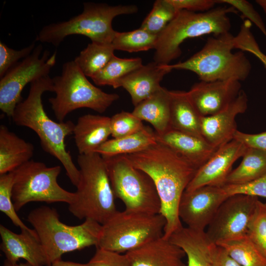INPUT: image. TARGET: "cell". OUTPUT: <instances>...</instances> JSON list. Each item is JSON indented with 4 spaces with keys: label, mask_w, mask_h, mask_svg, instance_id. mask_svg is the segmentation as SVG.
<instances>
[{
    "label": "cell",
    "mask_w": 266,
    "mask_h": 266,
    "mask_svg": "<svg viewBox=\"0 0 266 266\" xmlns=\"http://www.w3.org/2000/svg\"><path fill=\"white\" fill-rule=\"evenodd\" d=\"M0 235V249L7 261L17 263L23 259L33 266H51L34 229L21 230L16 233L1 224Z\"/></svg>",
    "instance_id": "cell-18"
},
{
    "label": "cell",
    "mask_w": 266,
    "mask_h": 266,
    "mask_svg": "<svg viewBox=\"0 0 266 266\" xmlns=\"http://www.w3.org/2000/svg\"><path fill=\"white\" fill-rule=\"evenodd\" d=\"M172 70L170 65L153 61L143 65L123 78L119 87H122L129 93L135 107L158 90L164 76Z\"/></svg>",
    "instance_id": "cell-20"
},
{
    "label": "cell",
    "mask_w": 266,
    "mask_h": 266,
    "mask_svg": "<svg viewBox=\"0 0 266 266\" xmlns=\"http://www.w3.org/2000/svg\"><path fill=\"white\" fill-rule=\"evenodd\" d=\"M233 139L241 142L247 147L257 149L266 153V132L249 134L237 130L233 135Z\"/></svg>",
    "instance_id": "cell-43"
},
{
    "label": "cell",
    "mask_w": 266,
    "mask_h": 266,
    "mask_svg": "<svg viewBox=\"0 0 266 266\" xmlns=\"http://www.w3.org/2000/svg\"><path fill=\"white\" fill-rule=\"evenodd\" d=\"M247 107V96L241 90L236 98L224 109L214 114L201 117L202 136L217 149L232 141L237 130L236 117L244 113Z\"/></svg>",
    "instance_id": "cell-17"
},
{
    "label": "cell",
    "mask_w": 266,
    "mask_h": 266,
    "mask_svg": "<svg viewBox=\"0 0 266 266\" xmlns=\"http://www.w3.org/2000/svg\"><path fill=\"white\" fill-rule=\"evenodd\" d=\"M33 144L20 138L4 125L0 126V175L13 171L31 160Z\"/></svg>",
    "instance_id": "cell-25"
},
{
    "label": "cell",
    "mask_w": 266,
    "mask_h": 266,
    "mask_svg": "<svg viewBox=\"0 0 266 266\" xmlns=\"http://www.w3.org/2000/svg\"><path fill=\"white\" fill-rule=\"evenodd\" d=\"M55 97L49 99L56 119L64 122L72 111L87 108L102 113L119 98L92 84L74 61L65 63L61 75L52 78Z\"/></svg>",
    "instance_id": "cell-8"
},
{
    "label": "cell",
    "mask_w": 266,
    "mask_h": 266,
    "mask_svg": "<svg viewBox=\"0 0 266 266\" xmlns=\"http://www.w3.org/2000/svg\"><path fill=\"white\" fill-rule=\"evenodd\" d=\"M158 36L139 28L132 31L117 32L111 42L114 49L129 52L155 49Z\"/></svg>",
    "instance_id": "cell-32"
},
{
    "label": "cell",
    "mask_w": 266,
    "mask_h": 266,
    "mask_svg": "<svg viewBox=\"0 0 266 266\" xmlns=\"http://www.w3.org/2000/svg\"><path fill=\"white\" fill-rule=\"evenodd\" d=\"M240 165L229 173L226 184L247 183L266 174V153L247 147Z\"/></svg>",
    "instance_id": "cell-28"
},
{
    "label": "cell",
    "mask_w": 266,
    "mask_h": 266,
    "mask_svg": "<svg viewBox=\"0 0 266 266\" xmlns=\"http://www.w3.org/2000/svg\"><path fill=\"white\" fill-rule=\"evenodd\" d=\"M125 254L130 266H187L184 251L164 236Z\"/></svg>",
    "instance_id": "cell-19"
},
{
    "label": "cell",
    "mask_w": 266,
    "mask_h": 266,
    "mask_svg": "<svg viewBox=\"0 0 266 266\" xmlns=\"http://www.w3.org/2000/svg\"><path fill=\"white\" fill-rule=\"evenodd\" d=\"M179 10L168 0H157L140 28L158 35L173 19Z\"/></svg>",
    "instance_id": "cell-33"
},
{
    "label": "cell",
    "mask_w": 266,
    "mask_h": 266,
    "mask_svg": "<svg viewBox=\"0 0 266 266\" xmlns=\"http://www.w3.org/2000/svg\"><path fill=\"white\" fill-rule=\"evenodd\" d=\"M83 12L68 21L52 23L44 26L36 40L58 46L67 36L83 35L92 42L111 43L116 33L112 23L121 15L135 13V5H109L103 3L84 2Z\"/></svg>",
    "instance_id": "cell-7"
},
{
    "label": "cell",
    "mask_w": 266,
    "mask_h": 266,
    "mask_svg": "<svg viewBox=\"0 0 266 266\" xmlns=\"http://www.w3.org/2000/svg\"><path fill=\"white\" fill-rule=\"evenodd\" d=\"M234 37L230 32L209 37L199 51L183 62L170 65V67L192 71L202 81H244L252 66L243 51L233 52Z\"/></svg>",
    "instance_id": "cell-6"
},
{
    "label": "cell",
    "mask_w": 266,
    "mask_h": 266,
    "mask_svg": "<svg viewBox=\"0 0 266 266\" xmlns=\"http://www.w3.org/2000/svg\"><path fill=\"white\" fill-rule=\"evenodd\" d=\"M111 43L92 42L74 59L81 70L91 78L100 72L114 56Z\"/></svg>",
    "instance_id": "cell-29"
},
{
    "label": "cell",
    "mask_w": 266,
    "mask_h": 266,
    "mask_svg": "<svg viewBox=\"0 0 266 266\" xmlns=\"http://www.w3.org/2000/svg\"><path fill=\"white\" fill-rule=\"evenodd\" d=\"M228 197L222 187L205 186L185 191L178 206L179 217L187 227L204 231Z\"/></svg>",
    "instance_id": "cell-14"
},
{
    "label": "cell",
    "mask_w": 266,
    "mask_h": 266,
    "mask_svg": "<svg viewBox=\"0 0 266 266\" xmlns=\"http://www.w3.org/2000/svg\"><path fill=\"white\" fill-rule=\"evenodd\" d=\"M2 266H33L28 262L26 263H12L7 260H5Z\"/></svg>",
    "instance_id": "cell-46"
},
{
    "label": "cell",
    "mask_w": 266,
    "mask_h": 266,
    "mask_svg": "<svg viewBox=\"0 0 266 266\" xmlns=\"http://www.w3.org/2000/svg\"><path fill=\"white\" fill-rule=\"evenodd\" d=\"M252 23L246 19L240 26L237 34L234 37V49L248 52L255 56L266 68V55L261 50L251 32Z\"/></svg>",
    "instance_id": "cell-37"
},
{
    "label": "cell",
    "mask_w": 266,
    "mask_h": 266,
    "mask_svg": "<svg viewBox=\"0 0 266 266\" xmlns=\"http://www.w3.org/2000/svg\"><path fill=\"white\" fill-rule=\"evenodd\" d=\"M88 266H130L127 255L97 248L94 256L88 263Z\"/></svg>",
    "instance_id": "cell-40"
},
{
    "label": "cell",
    "mask_w": 266,
    "mask_h": 266,
    "mask_svg": "<svg viewBox=\"0 0 266 266\" xmlns=\"http://www.w3.org/2000/svg\"><path fill=\"white\" fill-rule=\"evenodd\" d=\"M14 184L13 171L0 175V210L4 213L13 224L21 230H28V228L16 213L12 199V191Z\"/></svg>",
    "instance_id": "cell-34"
},
{
    "label": "cell",
    "mask_w": 266,
    "mask_h": 266,
    "mask_svg": "<svg viewBox=\"0 0 266 266\" xmlns=\"http://www.w3.org/2000/svg\"><path fill=\"white\" fill-rule=\"evenodd\" d=\"M46 91L53 92L52 78L49 75L32 82L27 98L17 105L11 118L17 126L29 128L37 134L44 151L61 162L70 181L76 186L79 170L65 144V139L73 133L75 124L71 121L56 122L49 118L42 101Z\"/></svg>",
    "instance_id": "cell-2"
},
{
    "label": "cell",
    "mask_w": 266,
    "mask_h": 266,
    "mask_svg": "<svg viewBox=\"0 0 266 266\" xmlns=\"http://www.w3.org/2000/svg\"><path fill=\"white\" fill-rule=\"evenodd\" d=\"M124 156L153 180L161 201L160 214L166 220L163 236L168 238L183 227L178 216L179 204L198 168L169 147L158 142L142 151Z\"/></svg>",
    "instance_id": "cell-1"
},
{
    "label": "cell",
    "mask_w": 266,
    "mask_h": 266,
    "mask_svg": "<svg viewBox=\"0 0 266 266\" xmlns=\"http://www.w3.org/2000/svg\"><path fill=\"white\" fill-rule=\"evenodd\" d=\"M144 127L142 121L132 112L121 111L110 117L111 135L114 138L132 134Z\"/></svg>",
    "instance_id": "cell-36"
},
{
    "label": "cell",
    "mask_w": 266,
    "mask_h": 266,
    "mask_svg": "<svg viewBox=\"0 0 266 266\" xmlns=\"http://www.w3.org/2000/svg\"><path fill=\"white\" fill-rule=\"evenodd\" d=\"M102 157L115 198L123 201L125 210L160 213V200L149 175L135 167L124 155Z\"/></svg>",
    "instance_id": "cell-10"
},
{
    "label": "cell",
    "mask_w": 266,
    "mask_h": 266,
    "mask_svg": "<svg viewBox=\"0 0 266 266\" xmlns=\"http://www.w3.org/2000/svg\"><path fill=\"white\" fill-rule=\"evenodd\" d=\"M247 147L233 139L219 147L197 171L186 191L205 186L222 187L234 162L244 154Z\"/></svg>",
    "instance_id": "cell-15"
},
{
    "label": "cell",
    "mask_w": 266,
    "mask_h": 266,
    "mask_svg": "<svg viewBox=\"0 0 266 266\" xmlns=\"http://www.w3.org/2000/svg\"><path fill=\"white\" fill-rule=\"evenodd\" d=\"M155 136L157 142L169 147L189 160L198 169L217 149L203 137L172 128L161 134L155 133Z\"/></svg>",
    "instance_id": "cell-21"
},
{
    "label": "cell",
    "mask_w": 266,
    "mask_h": 266,
    "mask_svg": "<svg viewBox=\"0 0 266 266\" xmlns=\"http://www.w3.org/2000/svg\"><path fill=\"white\" fill-rule=\"evenodd\" d=\"M132 113L142 121L150 123L157 134L164 133L171 128L170 91L161 87L135 106Z\"/></svg>",
    "instance_id": "cell-24"
},
{
    "label": "cell",
    "mask_w": 266,
    "mask_h": 266,
    "mask_svg": "<svg viewBox=\"0 0 266 266\" xmlns=\"http://www.w3.org/2000/svg\"><path fill=\"white\" fill-rule=\"evenodd\" d=\"M51 266H88L87 263L81 264L70 261H64L62 259L53 262Z\"/></svg>",
    "instance_id": "cell-45"
},
{
    "label": "cell",
    "mask_w": 266,
    "mask_h": 266,
    "mask_svg": "<svg viewBox=\"0 0 266 266\" xmlns=\"http://www.w3.org/2000/svg\"><path fill=\"white\" fill-rule=\"evenodd\" d=\"M35 48V43L21 50H15L0 42V77L2 78L7 71L15 66L21 59L30 55Z\"/></svg>",
    "instance_id": "cell-38"
},
{
    "label": "cell",
    "mask_w": 266,
    "mask_h": 266,
    "mask_svg": "<svg viewBox=\"0 0 266 266\" xmlns=\"http://www.w3.org/2000/svg\"><path fill=\"white\" fill-rule=\"evenodd\" d=\"M27 221L36 232L51 265L66 253L98 245L101 224L92 219L68 225L60 221L56 209L42 206L32 210Z\"/></svg>",
    "instance_id": "cell-5"
},
{
    "label": "cell",
    "mask_w": 266,
    "mask_h": 266,
    "mask_svg": "<svg viewBox=\"0 0 266 266\" xmlns=\"http://www.w3.org/2000/svg\"><path fill=\"white\" fill-rule=\"evenodd\" d=\"M73 133L79 154L94 153L111 135L110 118L93 114L80 116Z\"/></svg>",
    "instance_id": "cell-22"
},
{
    "label": "cell",
    "mask_w": 266,
    "mask_h": 266,
    "mask_svg": "<svg viewBox=\"0 0 266 266\" xmlns=\"http://www.w3.org/2000/svg\"><path fill=\"white\" fill-rule=\"evenodd\" d=\"M258 197L237 194L220 205L205 232L215 244L244 237L255 211Z\"/></svg>",
    "instance_id": "cell-13"
},
{
    "label": "cell",
    "mask_w": 266,
    "mask_h": 266,
    "mask_svg": "<svg viewBox=\"0 0 266 266\" xmlns=\"http://www.w3.org/2000/svg\"><path fill=\"white\" fill-rule=\"evenodd\" d=\"M233 7L226 5L204 12L179 10L173 19L158 35L154 61L169 65L181 54V44L187 39L229 32L231 27L230 13L237 14Z\"/></svg>",
    "instance_id": "cell-4"
},
{
    "label": "cell",
    "mask_w": 266,
    "mask_h": 266,
    "mask_svg": "<svg viewBox=\"0 0 266 266\" xmlns=\"http://www.w3.org/2000/svg\"><path fill=\"white\" fill-rule=\"evenodd\" d=\"M166 225L160 213L117 211L101 225L97 248L126 253L163 236Z\"/></svg>",
    "instance_id": "cell-9"
},
{
    "label": "cell",
    "mask_w": 266,
    "mask_h": 266,
    "mask_svg": "<svg viewBox=\"0 0 266 266\" xmlns=\"http://www.w3.org/2000/svg\"><path fill=\"white\" fill-rule=\"evenodd\" d=\"M171 128L201 137V116L189 99L187 92L170 91Z\"/></svg>",
    "instance_id": "cell-26"
},
{
    "label": "cell",
    "mask_w": 266,
    "mask_h": 266,
    "mask_svg": "<svg viewBox=\"0 0 266 266\" xmlns=\"http://www.w3.org/2000/svg\"><path fill=\"white\" fill-rule=\"evenodd\" d=\"M142 65L140 58H120L114 55L91 79L98 86H110L114 89L118 88L123 78Z\"/></svg>",
    "instance_id": "cell-30"
},
{
    "label": "cell",
    "mask_w": 266,
    "mask_h": 266,
    "mask_svg": "<svg viewBox=\"0 0 266 266\" xmlns=\"http://www.w3.org/2000/svg\"><path fill=\"white\" fill-rule=\"evenodd\" d=\"M217 245L222 247L241 266H266V257L247 235Z\"/></svg>",
    "instance_id": "cell-31"
},
{
    "label": "cell",
    "mask_w": 266,
    "mask_h": 266,
    "mask_svg": "<svg viewBox=\"0 0 266 266\" xmlns=\"http://www.w3.org/2000/svg\"><path fill=\"white\" fill-rule=\"evenodd\" d=\"M42 46L39 44L32 53L19 62L0 78V109L11 117L17 105L22 101V92L29 83L49 75L56 61V51L50 56L48 51L41 56Z\"/></svg>",
    "instance_id": "cell-12"
},
{
    "label": "cell",
    "mask_w": 266,
    "mask_h": 266,
    "mask_svg": "<svg viewBox=\"0 0 266 266\" xmlns=\"http://www.w3.org/2000/svg\"><path fill=\"white\" fill-rule=\"evenodd\" d=\"M168 238L185 252L187 266H211L216 244L209 240L205 231L182 227Z\"/></svg>",
    "instance_id": "cell-23"
},
{
    "label": "cell",
    "mask_w": 266,
    "mask_h": 266,
    "mask_svg": "<svg viewBox=\"0 0 266 266\" xmlns=\"http://www.w3.org/2000/svg\"><path fill=\"white\" fill-rule=\"evenodd\" d=\"M218 3H225L233 7L238 12L254 24L266 36V28L264 22L253 6L245 0H217Z\"/></svg>",
    "instance_id": "cell-41"
},
{
    "label": "cell",
    "mask_w": 266,
    "mask_h": 266,
    "mask_svg": "<svg viewBox=\"0 0 266 266\" xmlns=\"http://www.w3.org/2000/svg\"><path fill=\"white\" fill-rule=\"evenodd\" d=\"M236 79L202 81L194 84L187 92L188 96L201 116L214 114L226 108L241 91Z\"/></svg>",
    "instance_id": "cell-16"
},
{
    "label": "cell",
    "mask_w": 266,
    "mask_h": 266,
    "mask_svg": "<svg viewBox=\"0 0 266 266\" xmlns=\"http://www.w3.org/2000/svg\"><path fill=\"white\" fill-rule=\"evenodd\" d=\"M156 142L155 132L145 127L132 134L107 140L95 152L106 157L128 155L142 151Z\"/></svg>",
    "instance_id": "cell-27"
},
{
    "label": "cell",
    "mask_w": 266,
    "mask_h": 266,
    "mask_svg": "<svg viewBox=\"0 0 266 266\" xmlns=\"http://www.w3.org/2000/svg\"><path fill=\"white\" fill-rule=\"evenodd\" d=\"M255 1L262 7L266 14V0H256Z\"/></svg>",
    "instance_id": "cell-47"
},
{
    "label": "cell",
    "mask_w": 266,
    "mask_h": 266,
    "mask_svg": "<svg viewBox=\"0 0 266 266\" xmlns=\"http://www.w3.org/2000/svg\"><path fill=\"white\" fill-rule=\"evenodd\" d=\"M61 170L60 166L49 167L30 160L13 170L12 199L16 211L33 201L71 203L75 192L66 190L57 182Z\"/></svg>",
    "instance_id": "cell-11"
},
{
    "label": "cell",
    "mask_w": 266,
    "mask_h": 266,
    "mask_svg": "<svg viewBox=\"0 0 266 266\" xmlns=\"http://www.w3.org/2000/svg\"><path fill=\"white\" fill-rule=\"evenodd\" d=\"M222 188L227 195L242 194L266 198V174L251 182L237 185L226 184Z\"/></svg>",
    "instance_id": "cell-39"
},
{
    "label": "cell",
    "mask_w": 266,
    "mask_h": 266,
    "mask_svg": "<svg viewBox=\"0 0 266 266\" xmlns=\"http://www.w3.org/2000/svg\"><path fill=\"white\" fill-rule=\"evenodd\" d=\"M247 235L266 257V202L258 200L249 224Z\"/></svg>",
    "instance_id": "cell-35"
},
{
    "label": "cell",
    "mask_w": 266,
    "mask_h": 266,
    "mask_svg": "<svg viewBox=\"0 0 266 266\" xmlns=\"http://www.w3.org/2000/svg\"><path fill=\"white\" fill-rule=\"evenodd\" d=\"M178 10H185L193 12H204L213 8L217 0H168Z\"/></svg>",
    "instance_id": "cell-42"
},
{
    "label": "cell",
    "mask_w": 266,
    "mask_h": 266,
    "mask_svg": "<svg viewBox=\"0 0 266 266\" xmlns=\"http://www.w3.org/2000/svg\"><path fill=\"white\" fill-rule=\"evenodd\" d=\"M77 161L79 179L68 210L79 219H92L102 225L117 211L105 163L96 152L79 154Z\"/></svg>",
    "instance_id": "cell-3"
},
{
    "label": "cell",
    "mask_w": 266,
    "mask_h": 266,
    "mask_svg": "<svg viewBox=\"0 0 266 266\" xmlns=\"http://www.w3.org/2000/svg\"><path fill=\"white\" fill-rule=\"evenodd\" d=\"M211 266H241L233 259L221 246L216 245L214 248Z\"/></svg>",
    "instance_id": "cell-44"
}]
</instances>
